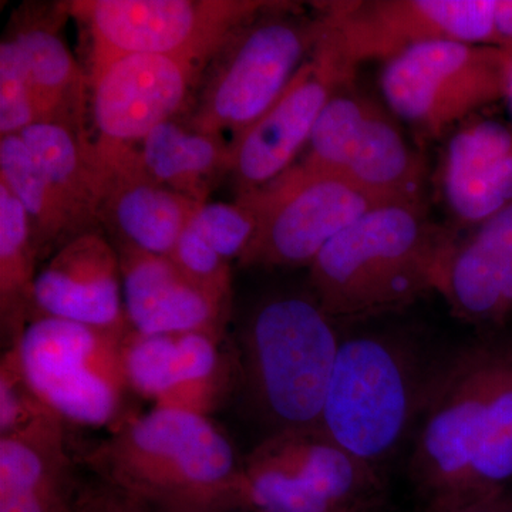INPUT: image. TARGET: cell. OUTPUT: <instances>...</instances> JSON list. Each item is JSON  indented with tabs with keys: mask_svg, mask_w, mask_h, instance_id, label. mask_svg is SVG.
Segmentation results:
<instances>
[{
	"mask_svg": "<svg viewBox=\"0 0 512 512\" xmlns=\"http://www.w3.org/2000/svg\"><path fill=\"white\" fill-rule=\"evenodd\" d=\"M424 512H457L512 485V332L448 350L409 447Z\"/></svg>",
	"mask_w": 512,
	"mask_h": 512,
	"instance_id": "obj_1",
	"label": "cell"
},
{
	"mask_svg": "<svg viewBox=\"0 0 512 512\" xmlns=\"http://www.w3.org/2000/svg\"><path fill=\"white\" fill-rule=\"evenodd\" d=\"M86 464L157 511L241 512L244 458L204 414L154 407L128 417Z\"/></svg>",
	"mask_w": 512,
	"mask_h": 512,
	"instance_id": "obj_2",
	"label": "cell"
},
{
	"mask_svg": "<svg viewBox=\"0 0 512 512\" xmlns=\"http://www.w3.org/2000/svg\"><path fill=\"white\" fill-rule=\"evenodd\" d=\"M448 350L406 329L343 335L322 429L384 474L412 444Z\"/></svg>",
	"mask_w": 512,
	"mask_h": 512,
	"instance_id": "obj_3",
	"label": "cell"
},
{
	"mask_svg": "<svg viewBox=\"0 0 512 512\" xmlns=\"http://www.w3.org/2000/svg\"><path fill=\"white\" fill-rule=\"evenodd\" d=\"M456 235L420 205H382L332 239L309 268V288L338 320L402 311L439 291Z\"/></svg>",
	"mask_w": 512,
	"mask_h": 512,
	"instance_id": "obj_4",
	"label": "cell"
},
{
	"mask_svg": "<svg viewBox=\"0 0 512 512\" xmlns=\"http://www.w3.org/2000/svg\"><path fill=\"white\" fill-rule=\"evenodd\" d=\"M309 292L266 296L249 313L239 348V389L268 434L322 427L342 333Z\"/></svg>",
	"mask_w": 512,
	"mask_h": 512,
	"instance_id": "obj_5",
	"label": "cell"
},
{
	"mask_svg": "<svg viewBox=\"0 0 512 512\" xmlns=\"http://www.w3.org/2000/svg\"><path fill=\"white\" fill-rule=\"evenodd\" d=\"M320 35L318 10L308 15L291 2L242 26L205 67L188 126L237 137L281 97Z\"/></svg>",
	"mask_w": 512,
	"mask_h": 512,
	"instance_id": "obj_6",
	"label": "cell"
},
{
	"mask_svg": "<svg viewBox=\"0 0 512 512\" xmlns=\"http://www.w3.org/2000/svg\"><path fill=\"white\" fill-rule=\"evenodd\" d=\"M386 488L322 427L284 431L244 457L241 512H370L386 508Z\"/></svg>",
	"mask_w": 512,
	"mask_h": 512,
	"instance_id": "obj_7",
	"label": "cell"
},
{
	"mask_svg": "<svg viewBox=\"0 0 512 512\" xmlns=\"http://www.w3.org/2000/svg\"><path fill=\"white\" fill-rule=\"evenodd\" d=\"M127 333L56 318H36L18 349L37 399L64 423L113 427L123 423L128 386L123 360Z\"/></svg>",
	"mask_w": 512,
	"mask_h": 512,
	"instance_id": "obj_8",
	"label": "cell"
},
{
	"mask_svg": "<svg viewBox=\"0 0 512 512\" xmlns=\"http://www.w3.org/2000/svg\"><path fill=\"white\" fill-rule=\"evenodd\" d=\"M278 2L272 0H72L89 32L92 64L123 55L180 57L208 66L225 43Z\"/></svg>",
	"mask_w": 512,
	"mask_h": 512,
	"instance_id": "obj_9",
	"label": "cell"
},
{
	"mask_svg": "<svg viewBox=\"0 0 512 512\" xmlns=\"http://www.w3.org/2000/svg\"><path fill=\"white\" fill-rule=\"evenodd\" d=\"M511 53L470 43H423L383 63L387 110L424 138H439L505 99Z\"/></svg>",
	"mask_w": 512,
	"mask_h": 512,
	"instance_id": "obj_10",
	"label": "cell"
},
{
	"mask_svg": "<svg viewBox=\"0 0 512 512\" xmlns=\"http://www.w3.org/2000/svg\"><path fill=\"white\" fill-rule=\"evenodd\" d=\"M326 104L302 163L339 175L383 205L426 207V163L389 110L350 89Z\"/></svg>",
	"mask_w": 512,
	"mask_h": 512,
	"instance_id": "obj_11",
	"label": "cell"
},
{
	"mask_svg": "<svg viewBox=\"0 0 512 512\" xmlns=\"http://www.w3.org/2000/svg\"><path fill=\"white\" fill-rule=\"evenodd\" d=\"M237 200L251 208L258 225L238 261L244 268L309 266L340 232L383 205L339 175L302 161Z\"/></svg>",
	"mask_w": 512,
	"mask_h": 512,
	"instance_id": "obj_12",
	"label": "cell"
},
{
	"mask_svg": "<svg viewBox=\"0 0 512 512\" xmlns=\"http://www.w3.org/2000/svg\"><path fill=\"white\" fill-rule=\"evenodd\" d=\"M322 18L316 46L349 72L384 63L423 43L450 40L495 46V0H362L315 3Z\"/></svg>",
	"mask_w": 512,
	"mask_h": 512,
	"instance_id": "obj_13",
	"label": "cell"
},
{
	"mask_svg": "<svg viewBox=\"0 0 512 512\" xmlns=\"http://www.w3.org/2000/svg\"><path fill=\"white\" fill-rule=\"evenodd\" d=\"M205 67L156 55H123L92 64L90 92L99 140L141 143L188 106Z\"/></svg>",
	"mask_w": 512,
	"mask_h": 512,
	"instance_id": "obj_14",
	"label": "cell"
},
{
	"mask_svg": "<svg viewBox=\"0 0 512 512\" xmlns=\"http://www.w3.org/2000/svg\"><path fill=\"white\" fill-rule=\"evenodd\" d=\"M353 76L319 53H312L278 100L231 138V174L237 197L271 183L292 167L308 147L313 128L329 100Z\"/></svg>",
	"mask_w": 512,
	"mask_h": 512,
	"instance_id": "obj_15",
	"label": "cell"
},
{
	"mask_svg": "<svg viewBox=\"0 0 512 512\" xmlns=\"http://www.w3.org/2000/svg\"><path fill=\"white\" fill-rule=\"evenodd\" d=\"M222 338L204 332L140 335L123 340V360L131 392L154 407L208 416L222 394L239 387V355L222 356Z\"/></svg>",
	"mask_w": 512,
	"mask_h": 512,
	"instance_id": "obj_16",
	"label": "cell"
},
{
	"mask_svg": "<svg viewBox=\"0 0 512 512\" xmlns=\"http://www.w3.org/2000/svg\"><path fill=\"white\" fill-rule=\"evenodd\" d=\"M103 185L97 220L114 247L170 255L201 204L165 187L131 144L96 140Z\"/></svg>",
	"mask_w": 512,
	"mask_h": 512,
	"instance_id": "obj_17",
	"label": "cell"
},
{
	"mask_svg": "<svg viewBox=\"0 0 512 512\" xmlns=\"http://www.w3.org/2000/svg\"><path fill=\"white\" fill-rule=\"evenodd\" d=\"M56 318L116 333L130 332L120 256L106 235L86 232L37 271L35 319Z\"/></svg>",
	"mask_w": 512,
	"mask_h": 512,
	"instance_id": "obj_18",
	"label": "cell"
},
{
	"mask_svg": "<svg viewBox=\"0 0 512 512\" xmlns=\"http://www.w3.org/2000/svg\"><path fill=\"white\" fill-rule=\"evenodd\" d=\"M441 202L458 229L483 224L512 204V128L464 121L448 137L436 175Z\"/></svg>",
	"mask_w": 512,
	"mask_h": 512,
	"instance_id": "obj_19",
	"label": "cell"
},
{
	"mask_svg": "<svg viewBox=\"0 0 512 512\" xmlns=\"http://www.w3.org/2000/svg\"><path fill=\"white\" fill-rule=\"evenodd\" d=\"M454 318L478 332L512 318V204L451 245L439 291Z\"/></svg>",
	"mask_w": 512,
	"mask_h": 512,
	"instance_id": "obj_20",
	"label": "cell"
},
{
	"mask_svg": "<svg viewBox=\"0 0 512 512\" xmlns=\"http://www.w3.org/2000/svg\"><path fill=\"white\" fill-rule=\"evenodd\" d=\"M130 329L140 335L204 332L222 338L231 309L188 281L168 256L114 247Z\"/></svg>",
	"mask_w": 512,
	"mask_h": 512,
	"instance_id": "obj_21",
	"label": "cell"
},
{
	"mask_svg": "<svg viewBox=\"0 0 512 512\" xmlns=\"http://www.w3.org/2000/svg\"><path fill=\"white\" fill-rule=\"evenodd\" d=\"M70 16L67 2L23 3L8 25L28 66L40 123L84 131L89 74L83 72L63 39Z\"/></svg>",
	"mask_w": 512,
	"mask_h": 512,
	"instance_id": "obj_22",
	"label": "cell"
},
{
	"mask_svg": "<svg viewBox=\"0 0 512 512\" xmlns=\"http://www.w3.org/2000/svg\"><path fill=\"white\" fill-rule=\"evenodd\" d=\"M64 421L47 412L0 436V512H73L80 485Z\"/></svg>",
	"mask_w": 512,
	"mask_h": 512,
	"instance_id": "obj_23",
	"label": "cell"
},
{
	"mask_svg": "<svg viewBox=\"0 0 512 512\" xmlns=\"http://www.w3.org/2000/svg\"><path fill=\"white\" fill-rule=\"evenodd\" d=\"M20 137L84 234L99 231L103 170L96 141L86 131L56 123L35 124Z\"/></svg>",
	"mask_w": 512,
	"mask_h": 512,
	"instance_id": "obj_24",
	"label": "cell"
},
{
	"mask_svg": "<svg viewBox=\"0 0 512 512\" xmlns=\"http://www.w3.org/2000/svg\"><path fill=\"white\" fill-rule=\"evenodd\" d=\"M141 158L156 180L197 204H205L231 174V141L170 120L141 141Z\"/></svg>",
	"mask_w": 512,
	"mask_h": 512,
	"instance_id": "obj_25",
	"label": "cell"
},
{
	"mask_svg": "<svg viewBox=\"0 0 512 512\" xmlns=\"http://www.w3.org/2000/svg\"><path fill=\"white\" fill-rule=\"evenodd\" d=\"M37 252L28 215L0 183V329L3 350L18 345L35 319Z\"/></svg>",
	"mask_w": 512,
	"mask_h": 512,
	"instance_id": "obj_26",
	"label": "cell"
},
{
	"mask_svg": "<svg viewBox=\"0 0 512 512\" xmlns=\"http://www.w3.org/2000/svg\"><path fill=\"white\" fill-rule=\"evenodd\" d=\"M0 183L28 215L39 256L55 254L84 234L20 136L0 138Z\"/></svg>",
	"mask_w": 512,
	"mask_h": 512,
	"instance_id": "obj_27",
	"label": "cell"
},
{
	"mask_svg": "<svg viewBox=\"0 0 512 512\" xmlns=\"http://www.w3.org/2000/svg\"><path fill=\"white\" fill-rule=\"evenodd\" d=\"M39 124L29 70L22 50L9 33L0 43V136H20Z\"/></svg>",
	"mask_w": 512,
	"mask_h": 512,
	"instance_id": "obj_28",
	"label": "cell"
},
{
	"mask_svg": "<svg viewBox=\"0 0 512 512\" xmlns=\"http://www.w3.org/2000/svg\"><path fill=\"white\" fill-rule=\"evenodd\" d=\"M168 258L180 269L181 274L207 292L215 301L231 309V262L224 258L202 238L194 225L184 229Z\"/></svg>",
	"mask_w": 512,
	"mask_h": 512,
	"instance_id": "obj_29",
	"label": "cell"
},
{
	"mask_svg": "<svg viewBox=\"0 0 512 512\" xmlns=\"http://www.w3.org/2000/svg\"><path fill=\"white\" fill-rule=\"evenodd\" d=\"M191 224L225 259L239 261L256 234V218L244 202H205Z\"/></svg>",
	"mask_w": 512,
	"mask_h": 512,
	"instance_id": "obj_30",
	"label": "cell"
},
{
	"mask_svg": "<svg viewBox=\"0 0 512 512\" xmlns=\"http://www.w3.org/2000/svg\"><path fill=\"white\" fill-rule=\"evenodd\" d=\"M47 410L29 386L16 346L3 350L0 362V436L20 429Z\"/></svg>",
	"mask_w": 512,
	"mask_h": 512,
	"instance_id": "obj_31",
	"label": "cell"
},
{
	"mask_svg": "<svg viewBox=\"0 0 512 512\" xmlns=\"http://www.w3.org/2000/svg\"><path fill=\"white\" fill-rule=\"evenodd\" d=\"M73 512H156L140 498L104 481L80 487Z\"/></svg>",
	"mask_w": 512,
	"mask_h": 512,
	"instance_id": "obj_32",
	"label": "cell"
},
{
	"mask_svg": "<svg viewBox=\"0 0 512 512\" xmlns=\"http://www.w3.org/2000/svg\"><path fill=\"white\" fill-rule=\"evenodd\" d=\"M495 46L512 53V0H495Z\"/></svg>",
	"mask_w": 512,
	"mask_h": 512,
	"instance_id": "obj_33",
	"label": "cell"
},
{
	"mask_svg": "<svg viewBox=\"0 0 512 512\" xmlns=\"http://www.w3.org/2000/svg\"><path fill=\"white\" fill-rule=\"evenodd\" d=\"M457 512H512V485Z\"/></svg>",
	"mask_w": 512,
	"mask_h": 512,
	"instance_id": "obj_34",
	"label": "cell"
},
{
	"mask_svg": "<svg viewBox=\"0 0 512 512\" xmlns=\"http://www.w3.org/2000/svg\"><path fill=\"white\" fill-rule=\"evenodd\" d=\"M505 100L510 104V110L512 113V53L510 60V67H508V76H507V89H505Z\"/></svg>",
	"mask_w": 512,
	"mask_h": 512,
	"instance_id": "obj_35",
	"label": "cell"
},
{
	"mask_svg": "<svg viewBox=\"0 0 512 512\" xmlns=\"http://www.w3.org/2000/svg\"><path fill=\"white\" fill-rule=\"evenodd\" d=\"M370 512H386V508H382V510L370 511Z\"/></svg>",
	"mask_w": 512,
	"mask_h": 512,
	"instance_id": "obj_36",
	"label": "cell"
},
{
	"mask_svg": "<svg viewBox=\"0 0 512 512\" xmlns=\"http://www.w3.org/2000/svg\"><path fill=\"white\" fill-rule=\"evenodd\" d=\"M153 510H154V508H153ZM154 511H156V512H178V511H157V510H154Z\"/></svg>",
	"mask_w": 512,
	"mask_h": 512,
	"instance_id": "obj_37",
	"label": "cell"
}]
</instances>
